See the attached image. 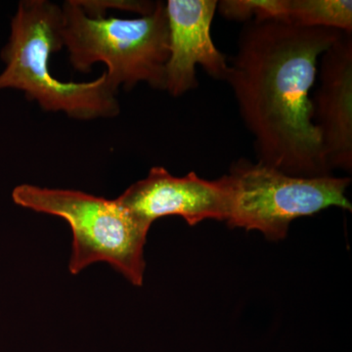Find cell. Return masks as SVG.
<instances>
[{"mask_svg":"<svg viewBox=\"0 0 352 352\" xmlns=\"http://www.w3.org/2000/svg\"><path fill=\"white\" fill-rule=\"evenodd\" d=\"M344 32L285 21H250L226 82L254 139L258 162L289 175H332L312 120L319 62Z\"/></svg>","mask_w":352,"mask_h":352,"instance_id":"6da1fadb","label":"cell"},{"mask_svg":"<svg viewBox=\"0 0 352 352\" xmlns=\"http://www.w3.org/2000/svg\"><path fill=\"white\" fill-rule=\"evenodd\" d=\"M63 47L62 6L48 0L21 1L1 52L6 67L0 74V90H20L46 112H64L73 119L117 117L118 92L106 72L89 82H60L52 76L51 55Z\"/></svg>","mask_w":352,"mask_h":352,"instance_id":"7a4b0ae2","label":"cell"},{"mask_svg":"<svg viewBox=\"0 0 352 352\" xmlns=\"http://www.w3.org/2000/svg\"><path fill=\"white\" fill-rule=\"evenodd\" d=\"M62 11L64 46L74 69L90 73L101 62L117 92L120 87L129 91L140 82L164 90L170 55L164 2L157 1L152 13L135 19L90 17L76 0L65 2Z\"/></svg>","mask_w":352,"mask_h":352,"instance_id":"3957f363","label":"cell"},{"mask_svg":"<svg viewBox=\"0 0 352 352\" xmlns=\"http://www.w3.org/2000/svg\"><path fill=\"white\" fill-rule=\"evenodd\" d=\"M13 200L21 207L61 217L73 232L69 270L73 275L95 263H107L134 286H142L144 247L149 228L139 223L116 200L82 191L23 184Z\"/></svg>","mask_w":352,"mask_h":352,"instance_id":"277c9868","label":"cell"},{"mask_svg":"<svg viewBox=\"0 0 352 352\" xmlns=\"http://www.w3.org/2000/svg\"><path fill=\"white\" fill-rule=\"evenodd\" d=\"M231 228L258 230L268 240H283L289 224L331 207L351 212L346 198L349 177L332 175L303 177L287 175L261 162L240 159L221 176Z\"/></svg>","mask_w":352,"mask_h":352,"instance_id":"5b68a950","label":"cell"},{"mask_svg":"<svg viewBox=\"0 0 352 352\" xmlns=\"http://www.w3.org/2000/svg\"><path fill=\"white\" fill-rule=\"evenodd\" d=\"M134 219L150 229L155 220L182 217L190 226L204 220L226 221L227 195L221 178L203 179L191 171L177 177L163 166H154L143 179L116 199Z\"/></svg>","mask_w":352,"mask_h":352,"instance_id":"8992f818","label":"cell"},{"mask_svg":"<svg viewBox=\"0 0 352 352\" xmlns=\"http://www.w3.org/2000/svg\"><path fill=\"white\" fill-rule=\"evenodd\" d=\"M217 10L215 0H168L166 2L170 55L164 90L180 97L198 87L196 67L212 78L226 82L229 63L215 46L210 29Z\"/></svg>","mask_w":352,"mask_h":352,"instance_id":"52a82bcc","label":"cell"},{"mask_svg":"<svg viewBox=\"0 0 352 352\" xmlns=\"http://www.w3.org/2000/svg\"><path fill=\"white\" fill-rule=\"evenodd\" d=\"M312 120L331 173L352 170V32H344L320 58Z\"/></svg>","mask_w":352,"mask_h":352,"instance_id":"ba28073f","label":"cell"},{"mask_svg":"<svg viewBox=\"0 0 352 352\" xmlns=\"http://www.w3.org/2000/svg\"><path fill=\"white\" fill-rule=\"evenodd\" d=\"M287 22L352 32L351 0H288Z\"/></svg>","mask_w":352,"mask_h":352,"instance_id":"9c48e42d","label":"cell"},{"mask_svg":"<svg viewBox=\"0 0 352 352\" xmlns=\"http://www.w3.org/2000/svg\"><path fill=\"white\" fill-rule=\"evenodd\" d=\"M288 0H223L217 1L220 15L229 21L277 20L287 22Z\"/></svg>","mask_w":352,"mask_h":352,"instance_id":"30bf717a","label":"cell"},{"mask_svg":"<svg viewBox=\"0 0 352 352\" xmlns=\"http://www.w3.org/2000/svg\"><path fill=\"white\" fill-rule=\"evenodd\" d=\"M76 3L82 9L83 12L90 17H105L103 15L105 8L124 9L140 14V16L149 15L154 11L156 2L153 1H80Z\"/></svg>","mask_w":352,"mask_h":352,"instance_id":"8fae6325","label":"cell"}]
</instances>
